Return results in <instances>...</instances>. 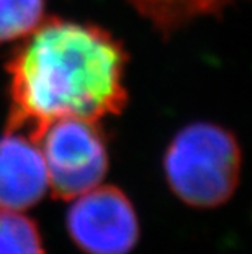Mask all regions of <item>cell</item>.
<instances>
[{
	"label": "cell",
	"instance_id": "cell-1",
	"mask_svg": "<svg viewBox=\"0 0 252 254\" xmlns=\"http://www.w3.org/2000/svg\"><path fill=\"white\" fill-rule=\"evenodd\" d=\"M126 59L120 43L99 26L59 18L41 21L8 63V128L38 139L57 118L99 122L120 113L126 104Z\"/></svg>",
	"mask_w": 252,
	"mask_h": 254
},
{
	"label": "cell",
	"instance_id": "cell-2",
	"mask_svg": "<svg viewBox=\"0 0 252 254\" xmlns=\"http://www.w3.org/2000/svg\"><path fill=\"white\" fill-rule=\"evenodd\" d=\"M167 184L182 202L213 208L228 202L241 176V148L234 134L214 123L182 128L164 156Z\"/></svg>",
	"mask_w": 252,
	"mask_h": 254
},
{
	"label": "cell",
	"instance_id": "cell-3",
	"mask_svg": "<svg viewBox=\"0 0 252 254\" xmlns=\"http://www.w3.org/2000/svg\"><path fill=\"white\" fill-rule=\"evenodd\" d=\"M50 190L72 200L101 184L108 171V151L99 122L66 117L50 122L38 134Z\"/></svg>",
	"mask_w": 252,
	"mask_h": 254
},
{
	"label": "cell",
	"instance_id": "cell-4",
	"mask_svg": "<svg viewBox=\"0 0 252 254\" xmlns=\"http://www.w3.org/2000/svg\"><path fill=\"white\" fill-rule=\"evenodd\" d=\"M66 226L85 254H130L139 240L136 210L113 186H97L72 198Z\"/></svg>",
	"mask_w": 252,
	"mask_h": 254
},
{
	"label": "cell",
	"instance_id": "cell-5",
	"mask_svg": "<svg viewBox=\"0 0 252 254\" xmlns=\"http://www.w3.org/2000/svg\"><path fill=\"white\" fill-rule=\"evenodd\" d=\"M50 190L40 143L33 134L7 128L0 136V208L25 212Z\"/></svg>",
	"mask_w": 252,
	"mask_h": 254
},
{
	"label": "cell",
	"instance_id": "cell-6",
	"mask_svg": "<svg viewBox=\"0 0 252 254\" xmlns=\"http://www.w3.org/2000/svg\"><path fill=\"white\" fill-rule=\"evenodd\" d=\"M162 33H170L202 15L216 13L234 0H128Z\"/></svg>",
	"mask_w": 252,
	"mask_h": 254
},
{
	"label": "cell",
	"instance_id": "cell-7",
	"mask_svg": "<svg viewBox=\"0 0 252 254\" xmlns=\"http://www.w3.org/2000/svg\"><path fill=\"white\" fill-rule=\"evenodd\" d=\"M0 254H45L38 226L25 212L0 208Z\"/></svg>",
	"mask_w": 252,
	"mask_h": 254
},
{
	"label": "cell",
	"instance_id": "cell-8",
	"mask_svg": "<svg viewBox=\"0 0 252 254\" xmlns=\"http://www.w3.org/2000/svg\"><path fill=\"white\" fill-rule=\"evenodd\" d=\"M45 18V0H0V43L26 38Z\"/></svg>",
	"mask_w": 252,
	"mask_h": 254
}]
</instances>
